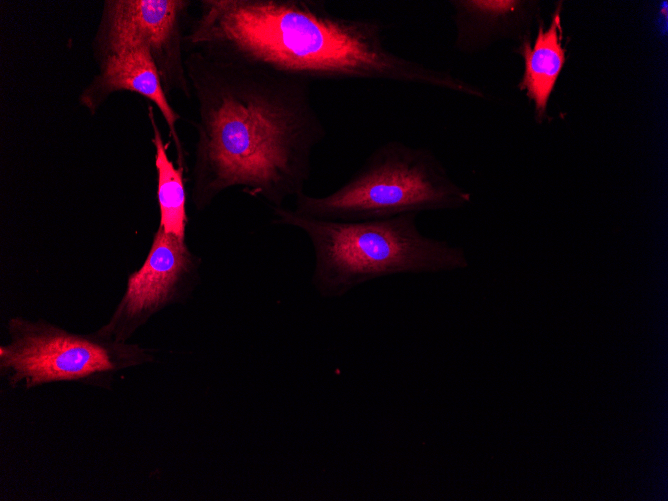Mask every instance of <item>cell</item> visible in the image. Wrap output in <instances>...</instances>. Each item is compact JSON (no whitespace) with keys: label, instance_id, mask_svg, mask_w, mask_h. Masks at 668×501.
Wrapping results in <instances>:
<instances>
[{"label":"cell","instance_id":"1","mask_svg":"<svg viewBox=\"0 0 668 501\" xmlns=\"http://www.w3.org/2000/svg\"><path fill=\"white\" fill-rule=\"evenodd\" d=\"M197 103L191 200L197 212L239 188L270 208L305 193L326 136L310 83L186 51Z\"/></svg>","mask_w":668,"mask_h":501},{"label":"cell","instance_id":"9","mask_svg":"<svg viewBox=\"0 0 668 501\" xmlns=\"http://www.w3.org/2000/svg\"><path fill=\"white\" fill-rule=\"evenodd\" d=\"M524 59V74L519 89L534 101L539 116H543L548 99L566 61L561 45V21L558 9L547 30L539 26L534 45L525 38L518 48Z\"/></svg>","mask_w":668,"mask_h":501},{"label":"cell","instance_id":"6","mask_svg":"<svg viewBox=\"0 0 668 501\" xmlns=\"http://www.w3.org/2000/svg\"><path fill=\"white\" fill-rule=\"evenodd\" d=\"M186 0H107L94 38L98 60L134 48L150 53L167 95L186 98L191 87L185 65Z\"/></svg>","mask_w":668,"mask_h":501},{"label":"cell","instance_id":"5","mask_svg":"<svg viewBox=\"0 0 668 501\" xmlns=\"http://www.w3.org/2000/svg\"><path fill=\"white\" fill-rule=\"evenodd\" d=\"M6 327L9 341L0 346V376L14 389L59 382L111 389L118 373L155 360L154 349L96 331L73 333L44 319L16 316Z\"/></svg>","mask_w":668,"mask_h":501},{"label":"cell","instance_id":"7","mask_svg":"<svg viewBox=\"0 0 668 501\" xmlns=\"http://www.w3.org/2000/svg\"><path fill=\"white\" fill-rule=\"evenodd\" d=\"M201 262L185 240L158 227L143 264L128 276L110 319L96 332L128 342L155 314L191 297L200 282Z\"/></svg>","mask_w":668,"mask_h":501},{"label":"cell","instance_id":"11","mask_svg":"<svg viewBox=\"0 0 668 501\" xmlns=\"http://www.w3.org/2000/svg\"><path fill=\"white\" fill-rule=\"evenodd\" d=\"M148 118L152 129V144L155 149L157 180V202L159 225L165 233L185 240L188 216L186 212V188L184 170L170 160L169 143H165L157 124L153 105H148Z\"/></svg>","mask_w":668,"mask_h":501},{"label":"cell","instance_id":"2","mask_svg":"<svg viewBox=\"0 0 668 501\" xmlns=\"http://www.w3.org/2000/svg\"><path fill=\"white\" fill-rule=\"evenodd\" d=\"M185 51L311 83L374 80L435 87L437 69L386 46L376 20L336 15L315 0H202Z\"/></svg>","mask_w":668,"mask_h":501},{"label":"cell","instance_id":"3","mask_svg":"<svg viewBox=\"0 0 668 501\" xmlns=\"http://www.w3.org/2000/svg\"><path fill=\"white\" fill-rule=\"evenodd\" d=\"M274 222L297 228L314 252L312 283L324 297H339L370 280L463 267L461 249L424 235L417 215L364 221L305 217L286 206L271 208Z\"/></svg>","mask_w":668,"mask_h":501},{"label":"cell","instance_id":"4","mask_svg":"<svg viewBox=\"0 0 668 501\" xmlns=\"http://www.w3.org/2000/svg\"><path fill=\"white\" fill-rule=\"evenodd\" d=\"M468 200L431 150L391 140L335 191L302 193L292 209L319 220L364 221L455 208Z\"/></svg>","mask_w":668,"mask_h":501},{"label":"cell","instance_id":"10","mask_svg":"<svg viewBox=\"0 0 668 501\" xmlns=\"http://www.w3.org/2000/svg\"><path fill=\"white\" fill-rule=\"evenodd\" d=\"M451 3L456 11V44L464 50L481 48L509 34L521 11V2L515 0H463Z\"/></svg>","mask_w":668,"mask_h":501},{"label":"cell","instance_id":"8","mask_svg":"<svg viewBox=\"0 0 668 501\" xmlns=\"http://www.w3.org/2000/svg\"><path fill=\"white\" fill-rule=\"evenodd\" d=\"M99 72L79 95L80 104L95 114L115 92L136 93L152 103L165 120L176 150V164L187 170L186 154L177 132L181 116L168 101L157 67L147 49L139 47L98 60Z\"/></svg>","mask_w":668,"mask_h":501}]
</instances>
